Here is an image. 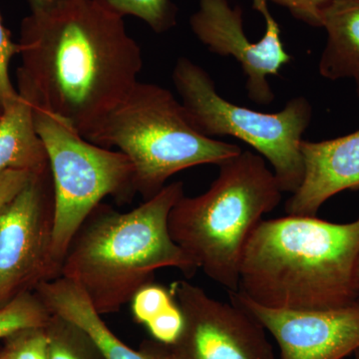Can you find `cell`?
Instances as JSON below:
<instances>
[{
  "label": "cell",
  "instance_id": "obj_2",
  "mask_svg": "<svg viewBox=\"0 0 359 359\" xmlns=\"http://www.w3.org/2000/svg\"><path fill=\"white\" fill-rule=\"evenodd\" d=\"M358 263L359 217L263 219L243 252L238 290L266 308H339L359 297Z\"/></svg>",
  "mask_w": 359,
  "mask_h": 359
},
{
  "label": "cell",
  "instance_id": "obj_19",
  "mask_svg": "<svg viewBox=\"0 0 359 359\" xmlns=\"http://www.w3.org/2000/svg\"><path fill=\"white\" fill-rule=\"evenodd\" d=\"M4 351L9 359H48L46 327L22 330L7 337Z\"/></svg>",
  "mask_w": 359,
  "mask_h": 359
},
{
  "label": "cell",
  "instance_id": "obj_14",
  "mask_svg": "<svg viewBox=\"0 0 359 359\" xmlns=\"http://www.w3.org/2000/svg\"><path fill=\"white\" fill-rule=\"evenodd\" d=\"M327 44L318 71L330 81L351 79L359 97V0H330L321 13Z\"/></svg>",
  "mask_w": 359,
  "mask_h": 359
},
{
  "label": "cell",
  "instance_id": "obj_24",
  "mask_svg": "<svg viewBox=\"0 0 359 359\" xmlns=\"http://www.w3.org/2000/svg\"><path fill=\"white\" fill-rule=\"evenodd\" d=\"M22 170H6L0 172V211L13 198L25 188L33 176Z\"/></svg>",
  "mask_w": 359,
  "mask_h": 359
},
{
  "label": "cell",
  "instance_id": "obj_15",
  "mask_svg": "<svg viewBox=\"0 0 359 359\" xmlns=\"http://www.w3.org/2000/svg\"><path fill=\"white\" fill-rule=\"evenodd\" d=\"M6 170L32 174L50 170L43 142L35 128L33 104L21 93L7 104L0 116V172Z\"/></svg>",
  "mask_w": 359,
  "mask_h": 359
},
{
  "label": "cell",
  "instance_id": "obj_3",
  "mask_svg": "<svg viewBox=\"0 0 359 359\" xmlns=\"http://www.w3.org/2000/svg\"><path fill=\"white\" fill-rule=\"evenodd\" d=\"M184 196L178 181L130 212L101 203L73 238L60 276L83 290L101 316L118 313L153 283L158 269H177L191 278L199 268L174 242L168 224Z\"/></svg>",
  "mask_w": 359,
  "mask_h": 359
},
{
  "label": "cell",
  "instance_id": "obj_4",
  "mask_svg": "<svg viewBox=\"0 0 359 359\" xmlns=\"http://www.w3.org/2000/svg\"><path fill=\"white\" fill-rule=\"evenodd\" d=\"M219 167L205 193L177 202L168 224L174 242L205 276L228 292H237L245 245L283 192L266 160L250 151Z\"/></svg>",
  "mask_w": 359,
  "mask_h": 359
},
{
  "label": "cell",
  "instance_id": "obj_22",
  "mask_svg": "<svg viewBox=\"0 0 359 359\" xmlns=\"http://www.w3.org/2000/svg\"><path fill=\"white\" fill-rule=\"evenodd\" d=\"M20 44L11 40L8 30L2 25L0 18V110L18 96L9 75L11 59L20 54Z\"/></svg>",
  "mask_w": 359,
  "mask_h": 359
},
{
  "label": "cell",
  "instance_id": "obj_5",
  "mask_svg": "<svg viewBox=\"0 0 359 359\" xmlns=\"http://www.w3.org/2000/svg\"><path fill=\"white\" fill-rule=\"evenodd\" d=\"M85 139L127 156L133 166L135 191L144 201L157 195L183 170L219 166L242 153L240 146L194 128L170 90L139 81Z\"/></svg>",
  "mask_w": 359,
  "mask_h": 359
},
{
  "label": "cell",
  "instance_id": "obj_12",
  "mask_svg": "<svg viewBox=\"0 0 359 359\" xmlns=\"http://www.w3.org/2000/svg\"><path fill=\"white\" fill-rule=\"evenodd\" d=\"M301 150L304 178L285 203L287 215L316 217L334 196L359 191V129L330 140H304Z\"/></svg>",
  "mask_w": 359,
  "mask_h": 359
},
{
  "label": "cell",
  "instance_id": "obj_29",
  "mask_svg": "<svg viewBox=\"0 0 359 359\" xmlns=\"http://www.w3.org/2000/svg\"><path fill=\"white\" fill-rule=\"evenodd\" d=\"M0 116H1V110H0Z\"/></svg>",
  "mask_w": 359,
  "mask_h": 359
},
{
  "label": "cell",
  "instance_id": "obj_27",
  "mask_svg": "<svg viewBox=\"0 0 359 359\" xmlns=\"http://www.w3.org/2000/svg\"><path fill=\"white\" fill-rule=\"evenodd\" d=\"M356 280H358V290L359 294V263H358V275H356Z\"/></svg>",
  "mask_w": 359,
  "mask_h": 359
},
{
  "label": "cell",
  "instance_id": "obj_17",
  "mask_svg": "<svg viewBox=\"0 0 359 359\" xmlns=\"http://www.w3.org/2000/svg\"><path fill=\"white\" fill-rule=\"evenodd\" d=\"M51 318L34 292H25L0 309V339L22 330L46 327Z\"/></svg>",
  "mask_w": 359,
  "mask_h": 359
},
{
  "label": "cell",
  "instance_id": "obj_20",
  "mask_svg": "<svg viewBox=\"0 0 359 359\" xmlns=\"http://www.w3.org/2000/svg\"><path fill=\"white\" fill-rule=\"evenodd\" d=\"M52 316V314H51ZM49 344L48 359H84L79 349L71 339L72 327L67 321L52 316L50 323L46 327Z\"/></svg>",
  "mask_w": 359,
  "mask_h": 359
},
{
  "label": "cell",
  "instance_id": "obj_23",
  "mask_svg": "<svg viewBox=\"0 0 359 359\" xmlns=\"http://www.w3.org/2000/svg\"><path fill=\"white\" fill-rule=\"evenodd\" d=\"M184 325V314L175 299L173 304L145 327L148 328L155 341L163 344H172L179 339L183 332Z\"/></svg>",
  "mask_w": 359,
  "mask_h": 359
},
{
  "label": "cell",
  "instance_id": "obj_16",
  "mask_svg": "<svg viewBox=\"0 0 359 359\" xmlns=\"http://www.w3.org/2000/svg\"><path fill=\"white\" fill-rule=\"evenodd\" d=\"M110 13L130 15L147 23L156 33L169 32L177 25L178 9L172 0H94Z\"/></svg>",
  "mask_w": 359,
  "mask_h": 359
},
{
  "label": "cell",
  "instance_id": "obj_8",
  "mask_svg": "<svg viewBox=\"0 0 359 359\" xmlns=\"http://www.w3.org/2000/svg\"><path fill=\"white\" fill-rule=\"evenodd\" d=\"M185 320L174 344L151 341L142 351L155 359H276L268 332L244 309L212 299L188 280L172 283Z\"/></svg>",
  "mask_w": 359,
  "mask_h": 359
},
{
  "label": "cell",
  "instance_id": "obj_6",
  "mask_svg": "<svg viewBox=\"0 0 359 359\" xmlns=\"http://www.w3.org/2000/svg\"><path fill=\"white\" fill-rule=\"evenodd\" d=\"M32 104L35 128L43 142L53 183L52 257L61 276L73 238L97 205L106 197L120 204L133 199L134 170L120 151L86 140L63 118Z\"/></svg>",
  "mask_w": 359,
  "mask_h": 359
},
{
  "label": "cell",
  "instance_id": "obj_10",
  "mask_svg": "<svg viewBox=\"0 0 359 359\" xmlns=\"http://www.w3.org/2000/svg\"><path fill=\"white\" fill-rule=\"evenodd\" d=\"M266 32L261 40L250 42L245 35L241 6L229 0H199V8L191 16V29L212 53L231 56L244 71L248 97L257 105H269L275 93L269 76L280 74L292 60L280 37V28L271 13L264 14Z\"/></svg>",
  "mask_w": 359,
  "mask_h": 359
},
{
  "label": "cell",
  "instance_id": "obj_7",
  "mask_svg": "<svg viewBox=\"0 0 359 359\" xmlns=\"http://www.w3.org/2000/svg\"><path fill=\"white\" fill-rule=\"evenodd\" d=\"M173 82L191 125L205 137L230 136L255 149L273 167L283 193H294L304 178L301 145L313 119V107L304 96L294 97L276 113H263L226 101L209 73L181 57Z\"/></svg>",
  "mask_w": 359,
  "mask_h": 359
},
{
  "label": "cell",
  "instance_id": "obj_25",
  "mask_svg": "<svg viewBox=\"0 0 359 359\" xmlns=\"http://www.w3.org/2000/svg\"><path fill=\"white\" fill-rule=\"evenodd\" d=\"M32 13H45L54 11L63 4H67L70 0H28Z\"/></svg>",
  "mask_w": 359,
  "mask_h": 359
},
{
  "label": "cell",
  "instance_id": "obj_18",
  "mask_svg": "<svg viewBox=\"0 0 359 359\" xmlns=\"http://www.w3.org/2000/svg\"><path fill=\"white\" fill-rule=\"evenodd\" d=\"M130 302L135 320L146 325L173 304L175 299L171 290L151 283L139 290Z\"/></svg>",
  "mask_w": 359,
  "mask_h": 359
},
{
  "label": "cell",
  "instance_id": "obj_21",
  "mask_svg": "<svg viewBox=\"0 0 359 359\" xmlns=\"http://www.w3.org/2000/svg\"><path fill=\"white\" fill-rule=\"evenodd\" d=\"M269 1L285 7L294 18L306 25L321 27V13L330 0H252L254 8L264 15L269 11Z\"/></svg>",
  "mask_w": 359,
  "mask_h": 359
},
{
  "label": "cell",
  "instance_id": "obj_1",
  "mask_svg": "<svg viewBox=\"0 0 359 359\" xmlns=\"http://www.w3.org/2000/svg\"><path fill=\"white\" fill-rule=\"evenodd\" d=\"M18 92L86 137L138 80L140 46L124 18L94 0H70L21 26Z\"/></svg>",
  "mask_w": 359,
  "mask_h": 359
},
{
  "label": "cell",
  "instance_id": "obj_26",
  "mask_svg": "<svg viewBox=\"0 0 359 359\" xmlns=\"http://www.w3.org/2000/svg\"><path fill=\"white\" fill-rule=\"evenodd\" d=\"M0 359H9V358H7L6 353H4V351H2L1 353H0Z\"/></svg>",
  "mask_w": 359,
  "mask_h": 359
},
{
  "label": "cell",
  "instance_id": "obj_11",
  "mask_svg": "<svg viewBox=\"0 0 359 359\" xmlns=\"http://www.w3.org/2000/svg\"><path fill=\"white\" fill-rule=\"evenodd\" d=\"M229 297L273 337L276 359H346L359 349V297L339 308L292 311L261 306L238 290Z\"/></svg>",
  "mask_w": 359,
  "mask_h": 359
},
{
  "label": "cell",
  "instance_id": "obj_13",
  "mask_svg": "<svg viewBox=\"0 0 359 359\" xmlns=\"http://www.w3.org/2000/svg\"><path fill=\"white\" fill-rule=\"evenodd\" d=\"M52 316L81 330L103 359H155L118 339L94 309L86 294L68 278L59 276L34 290Z\"/></svg>",
  "mask_w": 359,
  "mask_h": 359
},
{
  "label": "cell",
  "instance_id": "obj_28",
  "mask_svg": "<svg viewBox=\"0 0 359 359\" xmlns=\"http://www.w3.org/2000/svg\"><path fill=\"white\" fill-rule=\"evenodd\" d=\"M354 359H359V349L358 351H356L355 353L353 354Z\"/></svg>",
  "mask_w": 359,
  "mask_h": 359
},
{
  "label": "cell",
  "instance_id": "obj_9",
  "mask_svg": "<svg viewBox=\"0 0 359 359\" xmlns=\"http://www.w3.org/2000/svg\"><path fill=\"white\" fill-rule=\"evenodd\" d=\"M53 226L49 170L33 175L0 211V309L60 276L52 257Z\"/></svg>",
  "mask_w": 359,
  "mask_h": 359
}]
</instances>
